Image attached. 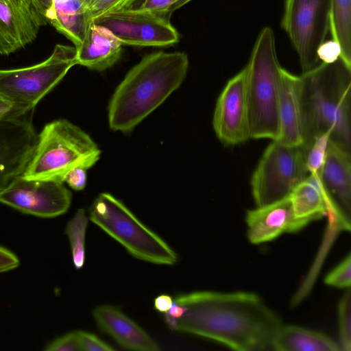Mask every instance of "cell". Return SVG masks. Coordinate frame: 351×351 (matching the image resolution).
I'll list each match as a JSON object with an SVG mask.
<instances>
[{"instance_id": "cell-17", "label": "cell", "mask_w": 351, "mask_h": 351, "mask_svg": "<svg viewBox=\"0 0 351 351\" xmlns=\"http://www.w3.org/2000/svg\"><path fill=\"white\" fill-rule=\"evenodd\" d=\"M279 133L276 140L287 146L304 145L302 80L281 70L278 99Z\"/></svg>"}, {"instance_id": "cell-34", "label": "cell", "mask_w": 351, "mask_h": 351, "mask_svg": "<svg viewBox=\"0 0 351 351\" xmlns=\"http://www.w3.org/2000/svg\"><path fill=\"white\" fill-rule=\"evenodd\" d=\"M86 169L82 167H76L71 169L66 176L64 182L74 190L84 189L86 184Z\"/></svg>"}, {"instance_id": "cell-24", "label": "cell", "mask_w": 351, "mask_h": 351, "mask_svg": "<svg viewBox=\"0 0 351 351\" xmlns=\"http://www.w3.org/2000/svg\"><path fill=\"white\" fill-rule=\"evenodd\" d=\"M88 223V218L85 210L80 208L65 228V234L71 245L73 263L77 269H82L85 263V239Z\"/></svg>"}, {"instance_id": "cell-9", "label": "cell", "mask_w": 351, "mask_h": 351, "mask_svg": "<svg viewBox=\"0 0 351 351\" xmlns=\"http://www.w3.org/2000/svg\"><path fill=\"white\" fill-rule=\"evenodd\" d=\"M331 0H285L281 25L297 52L302 73L318 65L317 51L330 32Z\"/></svg>"}, {"instance_id": "cell-36", "label": "cell", "mask_w": 351, "mask_h": 351, "mask_svg": "<svg viewBox=\"0 0 351 351\" xmlns=\"http://www.w3.org/2000/svg\"><path fill=\"white\" fill-rule=\"evenodd\" d=\"M173 299L167 294H162L154 299V307L160 313H165L173 303Z\"/></svg>"}, {"instance_id": "cell-31", "label": "cell", "mask_w": 351, "mask_h": 351, "mask_svg": "<svg viewBox=\"0 0 351 351\" xmlns=\"http://www.w3.org/2000/svg\"><path fill=\"white\" fill-rule=\"evenodd\" d=\"M77 338L81 350L112 351L114 349L93 333L77 331Z\"/></svg>"}, {"instance_id": "cell-4", "label": "cell", "mask_w": 351, "mask_h": 351, "mask_svg": "<svg viewBox=\"0 0 351 351\" xmlns=\"http://www.w3.org/2000/svg\"><path fill=\"white\" fill-rule=\"evenodd\" d=\"M245 67L250 138L276 140L282 67L278 60L271 28L265 27L261 31Z\"/></svg>"}, {"instance_id": "cell-3", "label": "cell", "mask_w": 351, "mask_h": 351, "mask_svg": "<svg viewBox=\"0 0 351 351\" xmlns=\"http://www.w3.org/2000/svg\"><path fill=\"white\" fill-rule=\"evenodd\" d=\"M300 77L304 145L330 130V141L351 153V66L339 58Z\"/></svg>"}, {"instance_id": "cell-22", "label": "cell", "mask_w": 351, "mask_h": 351, "mask_svg": "<svg viewBox=\"0 0 351 351\" xmlns=\"http://www.w3.org/2000/svg\"><path fill=\"white\" fill-rule=\"evenodd\" d=\"M271 349L276 351H339V344L326 335L295 325L278 328Z\"/></svg>"}, {"instance_id": "cell-19", "label": "cell", "mask_w": 351, "mask_h": 351, "mask_svg": "<svg viewBox=\"0 0 351 351\" xmlns=\"http://www.w3.org/2000/svg\"><path fill=\"white\" fill-rule=\"evenodd\" d=\"M122 43L108 28L91 21L82 43L76 48L77 64L104 71L120 58Z\"/></svg>"}, {"instance_id": "cell-5", "label": "cell", "mask_w": 351, "mask_h": 351, "mask_svg": "<svg viewBox=\"0 0 351 351\" xmlns=\"http://www.w3.org/2000/svg\"><path fill=\"white\" fill-rule=\"evenodd\" d=\"M100 154L101 150L87 133L60 119L46 124L38 134L33 156L22 176L63 183L71 169H89Z\"/></svg>"}, {"instance_id": "cell-15", "label": "cell", "mask_w": 351, "mask_h": 351, "mask_svg": "<svg viewBox=\"0 0 351 351\" xmlns=\"http://www.w3.org/2000/svg\"><path fill=\"white\" fill-rule=\"evenodd\" d=\"M329 203V215L350 230L351 213V153L329 141L318 173Z\"/></svg>"}, {"instance_id": "cell-27", "label": "cell", "mask_w": 351, "mask_h": 351, "mask_svg": "<svg viewBox=\"0 0 351 351\" xmlns=\"http://www.w3.org/2000/svg\"><path fill=\"white\" fill-rule=\"evenodd\" d=\"M192 0H141L134 8L170 19L171 14Z\"/></svg>"}, {"instance_id": "cell-37", "label": "cell", "mask_w": 351, "mask_h": 351, "mask_svg": "<svg viewBox=\"0 0 351 351\" xmlns=\"http://www.w3.org/2000/svg\"><path fill=\"white\" fill-rule=\"evenodd\" d=\"M185 311V308L181 305L178 304L173 301V303L165 315L173 319H178L182 316Z\"/></svg>"}, {"instance_id": "cell-33", "label": "cell", "mask_w": 351, "mask_h": 351, "mask_svg": "<svg viewBox=\"0 0 351 351\" xmlns=\"http://www.w3.org/2000/svg\"><path fill=\"white\" fill-rule=\"evenodd\" d=\"M317 57L321 62L332 63L341 58V51L339 44L333 40L324 41L318 48Z\"/></svg>"}, {"instance_id": "cell-21", "label": "cell", "mask_w": 351, "mask_h": 351, "mask_svg": "<svg viewBox=\"0 0 351 351\" xmlns=\"http://www.w3.org/2000/svg\"><path fill=\"white\" fill-rule=\"evenodd\" d=\"M294 217L302 228L329 214V203L318 174H309L289 194Z\"/></svg>"}, {"instance_id": "cell-10", "label": "cell", "mask_w": 351, "mask_h": 351, "mask_svg": "<svg viewBox=\"0 0 351 351\" xmlns=\"http://www.w3.org/2000/svg\"><path fill=\"white\" fill-rule=\"evenodd\" d=\"M92 21L108 28L127 45L167 47L179 41V34L169 19L134 7L106 13Z\"/></svg>"}, {"instance_id": "cell-26", "label": "cell", "mask_w": 351, "mask_h": 351, "mask_svg": "<svg viewBox=\"0 0 351 351\" xmlns=\"http://www.w3.org/2000/svg\"><path fill=\"white\" fill-rule=\"evenodd\" d=\"M331 131L328 130L316 136L307 149L306 166L309 174L317 175L321 171L330 138Z\"/></svg>"}, {"instance_id": "cell-12", "label": "cell", "mask_w": 351, "mask_h": 351, "mask_svg": "<svg viewBox=\"0 0 351 351\" xmlns=\"http://www.w3.org/2000/svg\"><path fill=\"white\" fill-rule=\"evenodd\" d=\"M245 66L228 80L219 96L213 126L219 141L234 146L250 139Z\"/></svg>"}, {"instance_id": "cell-1", "label": "cell", "mask_w": 351, "mask_h": 351, "mask_svg": "<svg viewBox=\"0 0 351 351\" xmlns=\"http://www.w3.org/2000/svg\"><path fill=\"white\" fill-rule=\"evenodd\" d=\"M173 302L185 311L178 319L165 315L171 329L238 351L271 349L274 335L282 324L263 300L251 292L195 291L178 295Z\"/></svg>"}, {"instance_id": "cell-35", "label": "cell", "mask_w": 351, "mask_h": 351, "mask_svg": "<svg viewBox=\"0 0 351 351\" xmlns=\"http://www.w3.org/2000/svg\"><path fill=\"white\" fill-rule=\"evenodd\" d=\"M20 261L12 252L0 245V273L17 268Z\"/></svg>"}, {"instance_id": "cell-7", "label": "cell", "mask_w": 351, "mask_h": 351, "mask_svg": "<svg viewBox=\"0 0 351 351\" xmlns=\"http://www.w3.org/2000/svg\"><path fill=\"white\" fill-rule=\"evenodd\" d=\"M304 145L287 146L277 141L267 147L250 181L256 206L280 200L309 175Z\"/></svg>"}, {"instance_id": "cell-18", "label": "cell", "mask_w": 351, "mask_h": 351, "mask_svg": "<svg viewBox=\"0 0 351 351\" xmlns=\"http://www.w3.org/2000/svg\"><path fill=\"white\" fill-rule=\"evenodd\" d=\"M93 317L103 332L124 348L138 351H157V343L119 308L105 304L97 306Z\"/></svg>"}, {"instance_id": "cell-32", "label": "cell", "mask_w": 351, "mask_h": 351, "mask_svg": "<svg viewBox=\"0 0 351 351\" xmlns=\"http://www.w3.org/2000/svg\"><path fill=\"white\" fill-rule=\"evenodd\" d=\"M47 351H77L81 350L77 332L66 334L52 342L45 349Z\"/></svg>"}, {"instance_id": "cell-16", "label": "cell", "mask_w": 351, "mask_h": 351, "mask_svg": "<svg viewBox=\"0 0 351 351\" xmlns=\"http://www.w3.org/2000/svg\"><path fill=\"white\" fill-rule=\"evenodd\" d=\"M245 222L247 239L256 245L271 241L284 233L296 232L302 229L294 217L289 195L247 210Z\"/></svg>"}, {"instance_id": "cell-14", "label": "cell", "mask_w": 351, "mask_h": 351, "mask_svg": "<svg viewBox=\"0 0 351 351\" xmlns=\"http://www.w3.org/2000/svg\"><path fill=\"white\" fill-rule=\"evenodd\" d=\"M47 0H25L15 4L0 1V54L9 55L37 37L46 18Z\"/></svg>"}, {"instance_id": "cell-38", "label": "cell", "mask_w": 351, "mask_h": 351, "mask_svg": "<svg viewBox=\"0 0 351 351\" xmlns=\"http://www.w3.org/2000/svg\"><path fill=\"white\" fill-rule=\"evenodd\" d=\"M22 1H25V0H0V1L5 3L6 4H9V5L15 4V3H19Z\"/></svg>"}, {"instance_id": "cell-20", "label": "cell", "mask_w": 351, "mask_h": 351, "mask_svg": "<svg viewBox=\"0 0 351 351\" xmlns=\"http://www.w3.org/2000/svg\"><path fill=\"white\" fill-rule=\"evenodd\" d=\"M46 18L59 33L77 47L91 22L88 0H48Z\"/></svg>"}, {"instance_id": "cell-8", "label": "cell", "mask_w": 351, "mask_h": 351, "mask_svg": "<svg viewBox=\"0 0 351 351\" xmlns=\"http://www.w3.org/2000/svg\"><path fill=\"white\" fill-rule=\"evenodd\" d=\"M77 64L76 48L58 44L51 55L37 64L15 69H0V94L34 108Z\"/></svg>"}, {"instance_id": "cell-11", "label": "cell", "mask_w": 351, "mask_h": 351, "mask_svg": "<svg viewBox=\"0 0 351 351\" xmlns=\"http://www.w3.org/2000/svg\"><path fill=\"white\" fill-rule=\"evenodd\" d=\"M71 197V191L63 183L22 176L0 192V202L22 213L45 218L65 213Z\"/></svg>"}, {"instance_id": "cell-30", "label": "cell", "mask_w": 351, "mask_h": 351, "mask_svg": "<svg viewBox=\"0 0 351 351\" xmlns=\"http://www.w3.org/2000/svg\"><path fill=\"white\" fill-rule=\"evenodd\" d=\"M34 108L16 103L0 94V121L12 120L32 112Z\"/></svg>"}, {"instance_id": "cell-6", "label": "cell", "mask_w": 351, "mask_h": 351, "mask_svg": "<svg viewBox=\"0 0 351 351\" xmlns=\"http://www.w3.org/2000/svg\"><path fill=\"white\" fill-rule=\"evenodd\" d=\"M89 218L133 256L159 265L177 262L176 252L112 195L100 193L89 208Z\"/></svg>"}, {"instance_id": "cell-23", "label": "cell", "mask_w": 351, "mask_h": 351, "mask_svg": "<svg viewBox=\"0 0 351 351\" xmlns=\"http://www.w3.org/2000/svg\"><path fill=\"white\" fill-rule=\"evenodd\" d=\"M330 32L341 48V58L351 66V0H331Z\"/></svg>"}, {"instance_id": "cell-28", "label": "cell", "mask_w": 351, "mask_h": 351, "mask_svg": "<svg viewBox=\"0 0 351 351\" xmlns=\"http://www.w3.org/2000/svg\"><path fill=\"white\" fill-rule=\"evenodd\" d=\"M324 282L328 286L348 289L351 285V254L349 253L342 261L325 277Z\"/></svg>"}, {"instance_id": "cell-29", "label": "cell", "mask_w": 351, "mask_h": 351, "mask_svg": "<svg viewBox=\"0 0 351 351\" xmlns=\"http://www.w3.org/2000/svg\"><path fill=\"white\" fill-rule=\"evenodd\" d=\"M140 0H88L90 21L108 12L131 8Z\"/></svg>"}, {"instance_id": "cell-2", "label": "cell", "mask_w": 351, "mask_h": 351, "mask_svg": "<svg viewBox=\"0 0 351 351\" xmlns=\"http://www.w3.org/2000/svg\"><path fill=\"white\" fill-rule=\"evenodd\" d=\"M188 69L189 58L183 52L158 51L145 56L128 72L110 100V129L132 130L180 86Z\"/></svg>"}, {"instance_id": "cell-25", "label": "cell", "mask_w": 351, "mask_h": 351, "mask_svg": "<svg viewBox=\"0 0 351 351\" xmlns=\"http://www.w3.org/2000/svg\"><path fill=\"white\" fill-rule=\"evenodd\" d=\"M340 348L351 350V291L348 288L341 297L337 307Z\"/></svg>"}, {"instance_id": "cell-13", "label": "cell", "mask_w": 351, "mask_h": 351, "mask_svg": "<svg viewBox=\"0 0 351 351\" xmlns=\"http://www.w3.org/2000/svg\"><path fill=\"white\" fill-rule=\"evenodd\" d=\"M32 114L0 121V192L23 175L33 156L38 134Z\"/></svg>"}]
</instances>
